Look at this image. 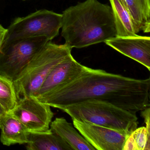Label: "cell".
I'll return each instance as SVG.
<instances>
[{"instance_id":"3","label":"cell","mask_w":150,"mask_h":150,"mask_svg":"<svg viewBox=\"0 0 150 150\" xmlns=\"http://www.w3.org/2000/svg\"><path fill=\"white\" fill-rule=\"evenodd\" d=\"M72 119L88 122L130 135L137 127L136 112L106 102L89 100L68 105L61 109Z\"/></svg>"},{"instance_id":"6","label":"cell","mask_w":150,"mask_h":150,"mask_svg":"<svg viewBox=\"0 0 150 150\" xmlns=\"http://www.w3.org/2000/svg\"><path fill=\"white\" fill-rule=\"evenodd\" d=\"M49 41L46 37L39 36L3 44L0 51V75L13 81Z\"/></svg>"},{"instance_id":"16","label":"cell","mask_w":150,"mask_h":150,"mask_svg":"<svg viewBox=\"0 0 150 150\" xmlns=\"http://www.w3.org/2000/svg\"><path fill=\"white\" fill-rule=\"evenodd\" d=\"M18 102L13 81L0 75V104L7 113H10Z\"/></svg>"},{"instance_id":"18","label":"cell","mask_w":150,"mask_h":150,"mask_svg":"<svg viewBox=\"0 0 150 150\" xmlns=\"http://www.w3.org/2000/svg\"><path fill=\"white\" fill-rule=\"evenodd\" d=\"M122 150H137L135 139L131 134L126 138L123 146Z\"/></svg>"},{"instance_id":"19","label":"cell","mask_w":150,"mask_h":150,"mask_svg":"<svg viewBox=\"0 0 150 150\" xmlns=\"http://www.w3.org/2000/svg\"><path fill=\"white\" fill-rule=\"evenodd\" d=\"M7 32V29L5 28L2 25L0 24V51L5 41Z\"/></svg>"},{"instance_id":"21","label":"cell","mask_w":150,"mask_h":150,"mask_svg":"<svg viewBox=\"0 0 150 150\" xmlns=\"http://www.w3.org/2000/svg\"><path fill=\"white\" fill-rule=\"evenodd\" d=\"M23 1H29V0H23Z\"/></svg>"},{"instance_id":"20","label":"cell","mask_w":150,"mask_h":150,"mask_svg":"<svg viewBox=\"0 0 150 150\" xmlns=\"http://www.w3.org/2000/svg\"><path fill=\"white\" fill-rule=\"evenodd\" d=\"M7 114L3 107L0 104V122Z\"/></svg>"},{"instance_id":"1","label":"cell","mask_w":150,"mask_h":150,"mask_svg":"<svg viewBox=\"0 0 150 150\" xmlns=\"http://www.w3.org/2000/svg\"><path fill=\"white\" fill-rule=\"evenodd\" d=\"M150 78L138 79L87 67L75 79L38 101L61 110L89 100L106 102L136 112L150 107Z\"/></svg>"},{"instance_id":"8","label":"cell","mask_w":150,"mask_h":150,"mask_svg":"<svg viewBox=\"0 0 150 150\" xmlns=\"http://www.w3.org/2000/svg\"><path fill=\"white\" fill-rule=\"evenodd\" d=\"M72 120L76 129L96 150H122L129 135L88 122Z\"/></svg>"},{"instance_id":"10","label":"cell","mask_w":150,"mask_h":150,"mask_svg":"<svg viewBox=\"0 0 150 150\" xmlns=\"http://www.w3.org/2000/svg\"><path fill=\"white\" fill-rule=\"evenodd\" d=\"M104 43L150 70V37L136 35L116 36Z\"/></svg>"},{"instance_id":"5","label":"cell","mask_w":150,"mask_h":150,"mask_svg":"<svg viewBox=\"0 0 150 150\" xmlns=\"http://www.w3.org/2000/svg\"><path fill=\"white\" fill-rule=\"evenodd\" d=\"M62 14L46 9L38 10L25 17H18L7 28L4 43L35 37L45 36L52 41L59 34Z\"/></svg>"},{"instance_id":"14","label":"cell","mask_w":150,"mask_h":150,"mask_svg":"<svg viewBox=\"0 0 150 150\" xmlns=\"http://www.w3.org/2000/svg\"><path fill=\"white\" fill-rule=\"evenodd\" d=\"M133 20L137 34L150 32V0H120Z\"/></svg>"},{"instance_id":"7","label":"cell","mask_w":150,"mask_h":150,"mask_svg":"<svg viewBox=\"0 0 150 150\" xmlns=\"http://www.w3.org/2000/svg\"><path fill=\"white\" fill-rule=\"evenodd\" d=\"M10 113L21 122L29 132L48 131L54 116L50 106L33 96L19 99Z\"/></svg>"},{"instance_id":"13","label":"cell","mask_w":150,"mask_h":150,"mask_svg":"<svg viewBox=\"0 0 150 150\" xmlns=\"http://www.w3.org/2000/svg\"><path fill=\"white\" fill-rule=\"evenodd\" d=\"M28 150H73L60 137L50 129L42 132H29Z\"/></svg>"},{"instance_id":"15","label":"cell","mask_w":150,"mask_h":150,"mask_svg":"<svg viewBox=\"0 0 150 150\" xmlns=\"http://www.w3.org/2000/svg\"><path fill=\"white\" fill-rule=\"evenodd\" d=\"M111 5L116 29V36L137 35L130 14L120 0H109Z\"/></svg>"},{"instance_id":"4","label":"cell","mask_w":150,"mask_h":150,"mask_svg":"<svg viewBox=\"0 0 150 150\" xmlns=\"http://www.w3.org/2000/svg\"><path fill=\"white\" fill-rule=\"evenodd\" d=\"M66 45L47 42L13 81L18 100L35 97L49 74L58 64L71 54Z\"/></svg>"},{"instance_id":"11","label":"cell","mask_w":150,"mask_h":150,"mask_svg":"<svg viewBox=\"0 0 150 150\" xmlns=\"http://www.w3.org/2000/svg\"><path fill=\"white\" fill-rule=\"evenodd\" d=\"M50 125L51 130L60 137L73 150H96L64 117H57Z\"/></svg>"},{"instance_id":"2","label":"cell","mask_w":150,"mask_h":150,"mask_svg":"<svg viewBox=\"0 0 150 150\" xmlns=\"http://www.w3.org/2000/svg\"><path fill=\"white\" fill-rule=\"evenodd\" d=\"M61 36L71 49L82 48L116 36L111 7L98 0H86L62 14Z\"/></svg>"},{"instance_id":"12","label":"cell","mask_w":150,"mask_h":150,"mask_svg":"<svg viewBox=\"0 0 150 150\" xmlns=\"http://www.w3.org/2000/svg\"><path fill=\"white\" fill-rule=\"evenodd\" d=\"M0 140L4 145L27 144L29 132L21 122L11 113H8L0 122Z\"/></svg>"},{"instance_id":"17","label":"cell","mask_w":150,"mask_h":150,"mask_svg":"<svg viewBox=\"0 0 150 150\" xmlns=\"http://www.w3.org/2000/svg\"><path fill=\"white\" fill-rule=\"evenodd\" d=\"M131 134L135 139L137 150H150V132L146 127L137 128Z\"/></svg>"},{"instance_id":"9","label":"cell","mask_w":150,"mask_h":150,"mask_svg":"<svg viewBox=\"0 0 150 150\" xmlns=\"http://www.w3.org/2000/svg\"><path fill=\"white\" fill-rule=\"evenodd\" d=\"M87 67L77 62L71 54L52 70L34 97L37 99L42 98L68 84L79 77Z\"/></svg>"}]
</instances>
